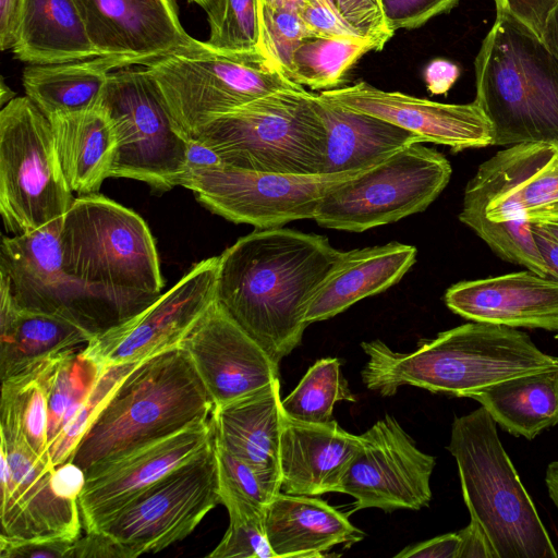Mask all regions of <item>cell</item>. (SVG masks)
Segmentation results:
<instances>
[{
    "mask_svg": "<svg viewBox=\"0 0 558 558\" xmlns=\"http://www.w3.org/2000/svg\"><path fill=\"white\" fill-rule=\"evenodd\" d=\"M341 254L320 234L256 229L219 255L216 302L279 365L301 343L311 300Z\"/></svg>",
    "mask_w": 558,
    "mask_h": 558,
    "instance_id": "obj_1",
    "label": "cell"
},
{
    "mask_svg": "<svg viewBox=\"0 0 558 558\" xmlns=\"http://www.w3.org/2000/svg\"><path fill=\"white\" fill-rule=\"evenodd\" d=\"M60 245L64 272L110 329L162 294L165 281L148 226L138 214L104 195L74 198L62 217Z\"/></svg>",
    "mask_w": 558,
    "mask_h": 558,
    "instance_id": "obj_2",
    "label": "cell"
},
{
    "mask_svg": "<svg viewBox=\"0 0 558 558\" xmlns=\"http://www.w3.org/2000/svg\"><path fill=\"white\" fill-rule=\"evenodd\" d=\"M368 360L364 385L383 397L401 386L469 397L513 377L558 371V356L542 352L517 328L472 322L423 341L410 353L392 351L380 340L362 342Z\"/></svg>",
    "mask_w": 558,
    "mask_h": 558,
    "instance_id": "obj_3",
    "label": "cell"
},
{
    "mask_svg": "<svg viewBox=\"0 0 558 558\" xmlns=\"http://www.w3.org/2000/svg\"><path fill=\"white\" fill-rule=\"evenodd\" d=\"M214 402L179 344L140 362L120 383L77 444L70 461L95 464L209 420Z\"/></svg>",
    "mask_w": 558,
    "mask_h": 558,
    "instance_id": "obj_4",
    "label": "cell"
},
{
    "mask_svg": "<svg viewBox=\"0 0 558 558\" xmlns=\"http://www.w3.org/2000/svg\"><path fill=\"white\" fill-rule=\"evenodd\" d=\"M474 69V101L492 124V145L558 141V58L506 8L496 10Z\"/></svg>",
    "mask_w": 558,
    "mask_h": 558,
    "instance_id": "obj_5",
    "label": "cell"
},
{
    "mask_svg": "<svg viewBox=\"0 0 558 558\" xmlns=\"http://www.w3.org/2000/svg\"><path fill=\"white\" fill-rule=\"evenodd\" d=\"M447 449L457 462L471 520L497 558H557L558 553L484 407L456 417Z\"/></svg>",
    "mask_w": 558,
    "mask_h": 558,
    "instance_id": "obj_6",
    "label": "cell"
},
{
    "mask_svg": "<svg viewBox=\"0 0 558 558\" xmlns=\"http://www.w3.org/2000/svg\"><path fill=\"white\" fill-rule=\"evenodd\" d=\"M192 138L210 147L223 166L287 174L322 173L326 130L314 94L286 89L222 113Z\"/></svg>",
    "mask_w": 558,
    "mask_h": 558,
    "instance_id": "obj_7",
    "label": "cell"
},
{
    "mask_svg": "<svg viewBox=\"0 0 558 558\" xmlns=\"http://www.w3.org/2000/svg\"><path fill=\"white\" fill-rule=\"evenodd\" d=\"M144 69L189 138L222 113L279 90L304 88L259 47L240 52L208 47L203 51L172 53Z\"/></svg>",
    "mask_w": 558,
    "mask_h": 558,
    "instance_id": "obj_8",
    "label": "cell"
},
{
    "mask_svg": "<svg viewBox=\"0 0 558 558\" xmlns=\"http://www.w3.org/2000/svg\"><path fill=\"white\" fill-rule=\"evenodd\" d=\"M74 201L48 118L27 97L0 111V214L8 232L35 231L61 218Z\"/></svg>",
    "mask_w": 558,
    "mask_h": 558,
    "instance_id": "obj_9",
    "label": "cell"
},
{
    "mask_svg": "<svg viewBox=\"0 0 558 558\" xmlns=\"http://www.w3.org/2000/svg\"><path fill=\"white\" fill-rule=\"evenodd\" d=\"M101 106L117 140L110 178L142 181L160 192L181 185L190 138L144 66L112 71Z\"/></svg>",
    "mask_w": 558,
    "mask_h": 558,
    "instance_id": "obj_10",
    "label": "cell"
},
{
    "mask_svg": "<svg viewBox=\"0 0 558 558\" xmlns=\"http://www.w3.org/2000/svg\"><path fill=\"white\" fill-rule=\"evenodd\" d=\"M451 173L442 154L414 143L330 191L314 220L323 228L349 232L399 221L425 210Z\"/></svg>",
    "mask_w": 558,
    "mask_h": 558,
    "instance_id": "obj_11",
    "label": "cell"
},
{
    "mask_svg": "<svg viewBox=\"0 0 558 558\" xmlns=\"http://www.w3.org/2000/svg\"><path fill=\"white\" fill-rule=\"evenodd\" d=\"M1 429L0 545L81 536V483L43 460L11 424Z\"/></svg>",
    "mask_w": 558,
    "mask_h": 558,
    "instance_id": "obj_12",
    "label": "cell"
},
{
    "mask_svg": "<svg viewBox=\"0 0 558 558\" xmlns=\"http://www.w3.org/2000/svg\"><path fill=\"white\" fill-rule=\"evenodd\" d=\"M367 169L287 174L221 165L187 171L181 186L191 190L199 203L227 220L269 229L294 220L314 219L330 191Z\"/></svg>",
    "mask_w": 558,
    "mask_h": 558,
    "instance_id": "obj_13",
    "label": "cell"
},
{
    "mask_svg": "<svg viewBox=\"0 0 558 558\" xmlns=\"http://www.w3.org/2000/svg\"><path fill=\"white\" fill-rule=\"evenodd\" d=\"M221 504L213 440L141 493L98 532L110 537L124 558L158 553L183 541Z\"/></svg>",
    "mask_w": 558,
    "mask_h": 558,
    "instance_id": "obj_14",
    "label": "cell"
},
{
    "mask_svg": "<svg viewBox=\"0 0 558 558\" xmlns=\"http://www.w3.org/2000/svg\"><path fill=\"white\" fill-rule=\"evenodd\" d=\"M558 225V141L506 147L468 182L459 220Z\"/></svg>",
    "mask_w": 558,
    "mask_h": 558,
    "instance_id": "obj_15",
    "label": "cell"
},
{
    "mask_svg": "<svg viewBox=\"0 0 558 558\" xmlns=\"http://www.w3.org/2000/svg\"><path fill=\"white\" fill-rule=\"evenodd\" d=\"M219 256L195 264L147 308L93 338L82 354L102 368L179 345L216 300Z\"/></svg>",
    "mask_w": 558,
    "mask_h": 558,
    "instance_id": "obj_16",
    "label": "cell"
},
{
    "mask_svg": "<svg viewBox=\"0 0 558 558\" xmlns=\"http://www.w3.org/2000/svg\"><path fill=\"white\" fill-rule=\"evenodd\" d=\"M360 438L339 492L355 499V510H418L429 505L436 459L421 451L396 418L386 415Z\"/></svg>",
    "mask_w": 558,
    "mask_h": 558,
    "instance_id": "obj_17",
    "label": "cell"
},
{
    "mask_svg": "<svg viewBox=\"0 0 558 558\" xmlns=\"http://www.w3.org/2000/svg\"><path fill=\"white\" fill-rule=\"evenodd\" d=\"M62 217L35 231L3 236L0 275L7 278L17 307L62 317L95 338L110 327L63 270Z\"/></svg>",
    "mask_w": 558,
    "mask_h": 558,
    "instance_id": "obj_18",
    "label": "cell"
},
{
    "mask_svg": "<svg viewBox=\"0 0 558 558\" xmlns=\"http://www.w3.org/2000/svg\"><path fill=\"white\" fill-rule=\"evenodd\" d=\"M210 418L93 465L85 472L78 507L85 532H98L141 493L197 456L211 440Z\"/></svg>",
    "mask_w": 558,
    "mask_h": 558,
    "instance_id": "obj_19",
    "label": "cell"
},
{
    "mask_svg": "<svg viewBox=\"0 0 558 558\" xmlns=\"http://www.w3.org/2000/svg\"><path fill=\"white\" fill-rule=\"evenodd\" d=\"M100 56L140 66L172 53L206 50L182 26L175 0H73Z\"/></svg>",
    "mask_w": 558,
    "mask_h": 558,
    "instance_id": "obj_20",
    "label": "cell"
},
{
    "mask_svg": "<svg viewBox=\"0 0 558 558\" xmlns=\"http://www.w3.org/2000/svg\"><path fill=\"white\" fill-rule=\"evenodd\" d=\"M324 99L367 113L414 133L422 143L450 147L454 153L493 143L489 120L473 101L442 104L400 92L381 90L364 81L319 93Z\"/></svg>",
    "mask_w": 558,
    "mask_h": 558,
    "instance_id": "obj_21",
    "label": "cell"
},
{
    "mask_svg": "<svg viewBox=\"0 0 558 558\" xmlns=\"http://www.w3.org/2000/svg\"><path fill=\"white\" fill-rule=\"evenodd\" d=\"M180 345L192 360L214 407L245 397L279 378V365L216 300Z\"/></svg>",
    "mask_w": 558,
    "mask_h": 558,
    "instance_id": "obj_22",
    "label": "cell"
},
{
    "mask_svg": "<svg viewBox=\"0 0 558 558\" xmlns=\"http://www.w3.org/2000/svg\"><path fill=\"white\" fill-rule=\"evenodd\" d=\"M445 303L471 322L558 331V281L527 269L457 282Z\"/></svg>",
    "mask_w": 558,
    "mask_h": 558,
    "instance_id": "obj_23",
    "label": "cell"
},
{
    "mask_svg": "<svg viewBox=\"0 0 558 558\" xmlns=\"http://www.w3.org/2000/svg\"><path fill=\"white\" fill-rule=\"evenodd\" d=\"M360 445V435L348 433L335 420L305 423L283 413L280 490L305 496L340 492L342 477Z\"/></svg>",
    "mask_w": 558,
    "mask_h": 558,
    "instance_id": "obj_24",
    "label": "cell"
},
{
    "mask_svg": "<svg viewBox=\"0 0 558 558\" xmlns=\"http://www.w3.org/2000/svg\"><path fill=\"white\" fill-rule=\"evenodd\" d=\"M282 420L279 378L245 397L214 407L210 416L215 442L253 466L278 490Z\"/></svg>",
    "mask_w": 558,
    "mask_h": 558,
    "instance_id": "obj_25",
    "label": "cell"
},
{
    "mask_svg": "<svg viewBox=\"0 0 558 558\" xmlns=\"http://www.w3.org/2000/svg\"><path fill=\"white\" fill-rule=\"evenodd\" d=\"M416 254L415 246L399 242L342 251L311 300L306 324L329 319L398 283L414 265Z\"/></svg>",
    "mask_w": 558,
    "mask_h": 558,
    "instance_id": "obj_26",
    "label": "cell"
},
{
    "mask_svg": "<svg viewBox=\"0 0 558 558\" xmlns=\"http://www.w3.org/2000/svg\"><path fill=\"white\" fill-rule=\"evenodd\" d=\"M264 524L277 558L323 557L336 545L350 547L364 537L347 514L320 498L281 490L266 507Z\"/></svg>",
    "mask_w": 558,
    "mask_h": 558,
    "instance_id": "obj_27",
    "label": "cell"
},
{
    "mask_svg": "<svg viewBox=\"0 0 558 558\" xmlns=\"http://www.w3.org/2000/svg\"><path fill=\"white\" fill-rule=\"evenodd\" d=\"M93 337L73 323L17 307L7 278L0 275L1 381L85 347Z\"/></svg>",
    "mask_w": 558,
    "mask_h": 558,
    "instance_id": "obj_28",
    "label": "cell"
},
{
    "mask_svg": "<svg viewBox=\"0 0 558 558\" xmlns=\"http://www.w3.org/2000/svg\"><path fill=\"white\" fill-rule=\"evenodd\" d=\"M314 105L326 130L322 173L371 168L414 143H422L405 129L328 101L319 94H314Z\"/></svg>",
    "mask_w": 558,
    "mask_h": 558,
    "instance_id": "obj_29",
    "label": "cell"
},
{
    "mask_svg": "<svg viewBox=\"0 0 558 558\" xmlns=\"http://www.w3.org/2000/svg\"><path fill=\"white\" fill-rule=\"evenodd\" d=\"M64 178L78 195L98 193L110 178L117 140L111 120L97 108L48 117Z\"/></svg>",
    "mask_w": 558,
    "mask_h": 558,
    "instance_id": "obj_30",
    "label": "cell"
},
{
    "mask_svg": "<svg viewBox=\"0 0 558 558\" xmlns=\"http://www.w3.org/2000/svg\"><path fill=\"white\" fill-rule=\"evenodd\" d=\"M135 65L133 60L108 56L64 63L29 64L24 69L22 82L26 96L48 118L99 107L109 74Z\"/></svg>",
    "mask_w": 558,
    "mask_h": 558,
    "instance_id": "obj_31",
    "label": "cell"
},
{
    "mask_svg": "<svg viewBox=\"0 0 558 558\" xmlns=\"http://www.w3.org/2000/svg\"><path fill=\"white\" fill-rule=\"evenodd\" d=\"M12 51L36 65L100 57L73 0H28Z\"/></svg>",
    "mask_w": 558,
    "mask_h": 558,
    "instance_id": "obj_32",
    "label": "cell"
},
{
    "mask_svg": "<svg viewBox=\"0 0 558 558\" xmlns=\"http://www.w3.org/2000/svg\"><path fill=\"white\" fill-rule=\"evenodd\" d=\"M471 398L480 402L502 429L532 440L558 424V371L502 380Z\"/></svg>",
    "mask_w": 558,
    "mask_h": 558,
    "instance_id": "obj_33",
    "label": "cell"
},
{
    "mask_svg": "<svg viewBox=\"0 0 558 558\" xmlns=\"http://www.w3.org/2000/svg\"><path fill=\"white\" fill-rule=\"evenodd\" d=\"M386 43L374 37H305L293 53L291 80L313 90L338 88L362 56L380 50Z\"/></svg>",
    "mask_w": 558,
    "mask_h": 558,
    "instance_id": "obj_34",
    "label": "cell"
},
{
    "mask_svg": "<svg viewBox=\"0 0 558 558\" xmlns=\"http://www.w3.org/2000/svg\"><path fill=\"white\" fill-rule=\"evenodd\" d=\"M105 368L83 355L82 350L66 352L46 363L48 449L73 418Z\"/></svg>",
    "mask_w": 558,
    "mask_h": 558,
    "instance_id": "obj_35",
    "label": "cell"
},
{
    "mask_svg": "<svg viewBox=\"0 0 558 558\" xmlns=\"http://www.w3.org/2000/svg\"><path fill=\"white\" fill-rule=\"evenodd\" d=\"M47 362L1 381L0 422L13 425L29 447L43 460L53 465L48 449V400L45 381Z\"/></svg>",
    "mask_w": 558,
    "mask_h": 558,
    "instance_id": "obj_36",
    "label": "cell"
},
{
    "mask_svg": "<svg viewBox=\"0 0 558 558\" xmlns=\"http://www.w3.org/2000/svg\"><path fill=\"white\" fill-rule=\"evenodd\" d=\"M340 366L337 357L318 360L281 400L283 413L299 422L322 424L332 420L338 401L355 402Z\"/></svg>",
    "mask_w": 558,
    "mask_h": 558,
    "instance_id": "obj_37",
    "label": "cell"
},
{
    "mask_svg": "<svg viewBox=\"0 0 558 558\" xmlns=\"http://www.w3.org/2000/svg\"><path fill=\"white\" fill-rule=\"evenodd\" d=\"M214 449L221 504L227 510L243 509L264 513L280 490L267 483L253 466L215 440Z\"/></svg>",
    "mask_w": 558,
    "mask_h": 558,
    "instance_id": "obj_38",
    "label": "cell"
},
{
    "mask_svg": "<svg viewBox=\"0 0 558 558\" xmlns=\"http://www.w3.org/2000/svg\"><path fill=\"white\" fill-rule=\"evenodd\" d=\"M462 223L473 230L501 259L548 277L532 223L523 220L495 222L486 218H470Z\"/></svg>",
    "mask_w": 558,
    "mask_h": 558,
    "instance_id": "obj_39",
    "label": "cell"
},
{
    "mask_svg": "<svg viewBox=\"0 0 558 558\" xmlns=\"http://www.w3.org/2000/svg\"><path fill=\"white\" fill-rule=\"evenodd\" d=\"M142 362V361H141ZM140 362L107 366L80 405L73 418L49 445V453L57 468L70 461L77 444L120 383Z\"/></svg>",
    "mask_w": 558,
    "mask_h": 558,
    "instance_id": "obj_40",
    "label": "cell"
},
{
    "mask_svg": "<svg viewBox=\"0 0 558 558\" xmlns=\"http://www.w3.org/2000/svg\"><path fill=\"white\" fill-rule=\"evenodd\" d=\"M259 0H219L208 16L209 37L205 44L221 52H240L258 48Z\"/></svg>",
    "mask_w": 558,
    "mask_h": 558,
    "instance_id": "obj_41",
    "label": "cell"
},
{
    "mask_svg": "<svg viewBox=\"0 0 558 558\" xmlns=\"http://www.w3.org/2000/svg\"><path fill=\"white\" fill-rule=\"evenodd\" d=\"M258 47L291 78L293 53L300 43L312 34L298 10L271 7L262 0L258 3Z\"/></svg>",
    "mask_w": 558,
    "mask_h": 558,
    "instance_id": "obj_42",
    "label": "cell"
},
{
    "mask_svg": "<svg viewBox=\"0 0 558 558\" xmlns=\"http://www.w3.org/2000/svg\"><path fill=\"white\" fill-rule=\"evenodd\" d=\"M229 526L208 558H277L264 524V513L232 509Z\"/></svg>",
    "mask_w": 558,
    "mask_h": 558,
    "instance_id": "obj_43",
    "label": "cell"
},
{
    "mask_svg": "<svg viewBox=\"0 0 558 558\" xmlns=\"http://www.w3.org/2000/svg\"><path fill=\"white\" fill-rule=\"evenodd\" d=\"M384 16L391 32L414 29L433 17L452 10L459 0H380Z\"/></svg>",
    "mask_w": 558,
    "mask_h": 558,
    "instance_id": "obj_44",
    "label": "cell"
},
{
    "mask_svg": "<svg viewBox=\"0 0 558 558\" xmlns=\"http://www.w3.org/2000/svg\"><path fill=\"white\" fill-rule=\"evenodd\" d=\"M341 16L363 36L389 40L380 0H330Z\"/></svg>",
    "mask_w": 558,
    "mask_h": 558,
    "instance_id": "obj_45",
    "label": "cell"
},
{
    "mask_svg": "<svg viewBox=\"0 0 558 558\" xmlns=\"http://www.w3.org/2000/svg\"><path fill=\"white\" fill-rule=\"evenodd\" d=\"M298 11L312 36L366 37L341 16L330 0H305Z\"/></svg>",
    "mask_w": 558,
    "mask_h": 558,
    "instance_id": "obj_46",
    "label": "cell"
},
{
    "mask_svg": "<svg viewBox=\"0 0 558 558\" xmlns=\"http://www.w3.org/2000/svg\"><path fill=\"white\" fill-rule=\"evenodd\" d=\"M74 541L38 539L0 545L1 558H71Z\"/></svg>",
    "mask_w": 558,
    "mask_h": 558,
    "instance_id": "obj_47",
    "label": "cell"
},
{
    "mask_svg": "<svg viewBox=\"0 0 558 558\" xmlns=\"http://www.w3.org/2000/svg\"><path fill=\"white\" fill-rule=\"evenodd\" d=\"M460 537L457 533H447L434 538L408 546L395 555L396 558H458Z\"/></svg>",
    "mask_w": 558,
    "mask_h": 558,
    "instance_id": "obj_48",
    "label": "cell"
},
{
    "mask_svg": "<svg viewBox=\"0 0 558 558\" xmlns=\"http://www.w3.org/2000/svg\"><path fill=\"white\" fill-rule=\"evenodd\" d=\"M505 8L542 38L548 13L557 0H504Z\"/></svg>",
    "mask_w": 558,
    "mask_h": 558,
    "instance_id": "obj_49",
    "label": "cell"
},
{
    "mask_svg": "<svg viewBox=\"0 0 558 558\" xmlns=\"http://www.w3.org/2000/svg\"><path fill=\"white\" fill-rule=\"evenodd\" d=\"M71 558H124V555L106 534L86 532L74 541Z\"/></svg>",
    "mask_w": 558,
    "mask_h": 558,
    "instance_id": "obj_50",
    "label": "cell"
},
{
    "mask_svg": "<svg viewBox=\"0 0 558 558\" xmlns=\"http://www.w3.org/2000/svg\"><path fill=\"white\" fill-rule=\"evenodd\" d=\"M28 0H0V48L13 49Z\"/></svg>",
    "mask_w": 558,
    "mask_h": 558,
    "instance_id": "obj_51",
    "label": "cell"
},
{
    "mask_svg": "<svg viewBox=\"0 0 558 558\" xmlns=\"http://www.w3.org/2000/svg\"><path fill=\"white\" fill-rule=\"evenodd\" d=\"M460 68L447 60H432L424 70V81L433 95H446L460 76Z\"/></svg>",
    "mask_w": 558,
    "mask_h": 558,
    "instance_id": "obj_52",
    "label": "cell"
},
{
    "mask_svg": "<svg viewBox=\"0 0 558 558\" xmlns=\"http://www.w3.org/2000/svg\"><path fill=\"white\" fill-rule=\"evenodd\" d=\"M458 534V558H497L488 537L476 522L471 520Z\"/></svg>",
    "mask_w": 558,
    "mask_h": 558,
    "instance_id": "obj_53",
    "label": "cell"
},
{
    "mask_svg": "<svg viewBox=\"0 0 558 558\" xmlns=\"http://www.w3.org/2000/svg\"><path fill=\"white\" fill-rule=\"evenodd\" d=\"M532 229L545 260L548 278L558 281V241L541 225H532Z\"/></svg>",
    "mask_w": 558,
    "mask_h": 558,
    "instance_id": "obj_54",
    "label": "cell"
},
{
    "mask_svg": "<svg viewBox=\"0 0 558 558\" xmlns=\"http://www.w3.org/2000/svg\"><path fill=\"white\" fill-rule=\"evenodd\" d=\"M221 165H222V162H221L220 158L217 156V154L210 147H208L206 144H204L203 142H201L197 138L189 140L186 166H185L184 174L187 171H191L194 169L216 167V166H221Z\"/></svg>",
    "mask_w": 558,
    "mask_h": 558,
    "instance_id": "obj_55",
    "label": "cell"
},
{
    "mask_svg": "<svg viewBox=\"0 0 558 558\" xmlns=\"http://www.w3.org/2000/svg\"><path fill=\"white\" fill-rule=\"evenodd\" d=\"M542 39L558 58V0L546 17Z\"/></svg>",
    "mask_w": 558,
    "mask_h": 558,
    "instance_id": "obj_56",
    "label": "cell"
},
{
    "mask_svg": "<svg viewBox=\"0 0 558 558\" xmlns=\"http://www.w3.org/2000/svg\"><path fill=\"white\" fill-rule=\"evenodd\" d=\"M545 483L548 495L558 509V461L548 464L546 470Z\"/></svg>",
    "mask_w": 558,
    "mask_h": 558,
    "instance_id": "obj_57",
    "label": "cell"
},
{
    "mask_svg": "<svg viewBox=\"0 0 558 558\" xmlns=\"http://www.w3.org/2000/svg\"><path fill=\"white\" fill-rule=\"evenodd\" d=\"M264 3L271 7H281L299 10L305 0H262Z\"/></svg>",
    "mask_w": 558,
    "mask_h": 558,
    "instance_id": "obj_58",
    "label": "cell"
},
{
    "mask_svg": "<svg viewBox=\"0 0 558 558\" xmlns=\"http://www.w3.org/2000/svg\"><path fill=\"white\" fill-rule=\"evenodd\" d=\"M199 5L207 14V17L213 15L216 11L219 0H187Z\"/></svg>",
    "mask_w": 558,
    "mask_h": 558,
    "instance_id": "obj_59",
    "label": "cell"
},
{
    "mask_svg": "<svg viewBox=\"0 0 558 558\" xmlns=\"http://www.w3.org/2000/svg\"><path fill=\"white\" fill-rule=\"evenodd\" d=\"M15 94L4 84L3 78L1 80V92H0V104L3 107L13 98H15Z\"/></svg>",
    "mask_w": 558,
    "mask_h": 558,
    "instance_id": "obj_60",
    "label": "cell"
},
{
    "mask_svg": "<svg viewBox=\"0 0 558 558\" xmlns=\"http://www.w3.org/2000/svg\"><path fill=\"white\" fill-rule=\"evenodd\" d=\"M555 240L558 241V225L545 223L541 225Z\"/></svg>",
    "mask_w": 558,
    "mask_h": 558,
    "instance_id": "obj_61",
    "label": "cell"
},
{
    "mask_svg": "<svg viewBox=\"0 0 558 558\" xmlns=\"http://www.w3.org/2000/svg\"><path fill=\"white\" fill-rule=\"evenodd\" d=\"M494 1H495L496 10L505 8L504 0H494Z\"/></svg>",
    "mask_w": 558,
    "mask_h": 558,
    "instance_id": "obj_62",
    "label": "cell"
},
{
    "mask_svg": "<svg viewBox=\"0 0 558 558\" xmlns=\"http://www.w3.org/2000/svg\"><path fill=\"white\" fill-rule=\"evenodd\" d=\"M555 339L558 340V333L555 336Z\"/></svg>",
    "mask_w": 558,
    "mask_h": 558,
    "instance_id": "obj_63",
    "label": "cell"
}]
</instances>
